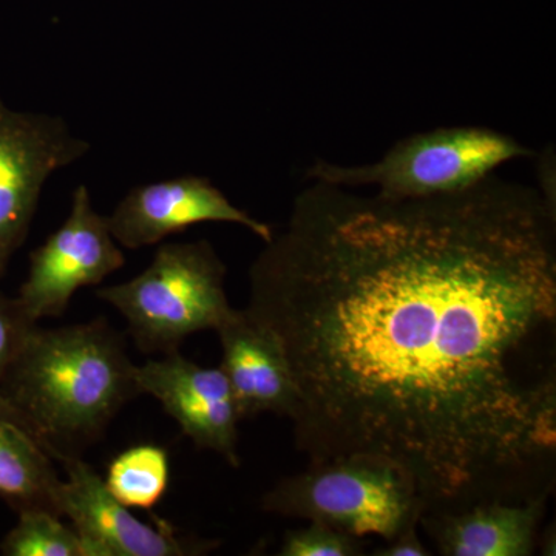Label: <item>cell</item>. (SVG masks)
<instances>
[{"mask_svg": "<svg viewBox=\"0 0 556 556\" xmlns=\"http://www.w3.org/2000/svg\"><path fill=\"white\" fill-rule=\"evenodd\" d=\"M309 464L386 457L428 511L530 503L556 481V204L490 175L393 199L314 181L249 269Z\"/></svg>", "mask_w": 556, "mask_h": 556, "instance_id": "obj_1", "label": "cell"}, {"mask_svg": "<svg viewBox=\"0 0 556 556\" xmlns=\"http://www.w3.org/2000/svg\"><path fill=\"white\" fill-rule=\"evenodd\" d=\"M137 365L104 318L43 329L36 325L2 382V415L38 439L53 459L102 437L139 396Z\"/></svg>", "mask_w": 556, "mask_h": 556, "instance_id": "obj_2", "label": "cell"}, {"mask_svg": "<svg viewBox=\"0 0 556 556\" xmlns=\"http://www.w3.org/2000/svg\"><path fill=\"white\" fill-rule=\"evenodd\" d=\"M262 508L280 517L317 521L357 538L391 541L419 526L427 507L415 479L386 457L350 455L309 464L278 481Z\"/></svg>", "mask_w": 556, "mask_h": 556, "instance_id": "obj_3", "label": "cell"}, {"mask_svg": "<svg viewBox=\"0 0 556 556\" xmlns=\"http://www.w3.org/2000/svg\"><path fill=\"white\" fill-rule=\"evenodd\" d=\"M226 266L207 240L161 244L148 268L98 298L127 321L142 353L170 354L195 332L217 331L233 313Z\"/></svg>", "mask_w": 556, "mask_h": 556, "instance_id": "obj_4", "label": "cell"}, {"mask_svg": "<svg viewBox=\"0 0 556 556\" xmlns=\"http://www.w3.org/2000/svg\"><path fill=\"white\" fill-rule=\"evenodd\" d=\"M529 155L517 139L496 130L442 127L401 139L383 159L364 166L317 161L308 177L351 189L376 186L393 199H427L473 188L507 161Z\"/></svg>", "mask_w": 556, "mask_h": 556, "instance_id": "obj_5", "label": "cell"}, {"mask_svg": "<svg viewBox=\"0 0 556 556\" xmlns=\"http://www.w3.org/2000/svg\"><path fill=\"white\" fill-rule=\"evenodd\" d=\"M89 150L62 116L20 112L0 98V278L30 232L47 179Z\"/></svg>", "mask_w": 556, "mask_h": 556, "instance_id": "obj_6", "label": "cell"}, {"mask_svg": "<svg viewBox=\"0 0 556 556\" xmlns=\"http://www.w3.org/2000/svg\"><path fill=\"white\" fill-rule=\"evenodd\" d=\"M124 263L108 217L94 208L90 190L80 185L73 192L67 219L31 252L17 303L35 324L60 317L76 291L98 287Z\"/></svg>", "mask_w": 556, "mask_h": 556, "instance_id": "obj_7", "label": "cell"}, {"mask_svg": "<svg viewBox=\"0 0 556 556\" xmlns=\"http://www.w3.org/2000/svg\"><path fill=\"white\" fill-rule=\"evenodd\" d=\"M67 479H62L60 514L68 518L84 547V556L204 555L217 541L179 535L169 522L139 521L105 486L104 479L76 455L58 456Z\"/></svg>", "mask_w": 556, "mask_h": 556, "instance_id": "obj_8", "label": "cell"}, {"mask_svg": "<svg viewBox=\"0 0 556 556\" xmlns=\"http://www.w3.org/2000/svg\"><path fill=\"white\" fill-rule=\"evenodd\" d=\"M135 378L139 393L155 397L197 447L240 466L241 417L222 368L201 367L175 351L137 365Z\"/></svg>", "mask_w": 556, "mask_h": 556, "instance_id": "obj_9", "label": "cell"}, {"mask_svg": "<svg viewBox=\"0 0 556 556\" xmlns=\"http://www.w3.org/2000/svg\"><path fill=\"white\" fill-rule=\"evenodd\" d=\"M113 239L121 248L141 249L160 243L200 223H233L269 241L274 230L266 223L233 206L207 178L197 175L137 186L108 215Z\"/></svg>", "mask_w": 556, "mask_h": 556, "instance_id": "obj_10", "label": "cell"}, {"mask_svg": "<svg viewBox=\"0 0 556 556\" xmlns=\"http://www.w3.org/2000/svg\"><path fill=\"white\" fill-rule=\"evenodd\" d=\"M223 361L241 419L263 413L291 419L299 394L280 340L244 309H233L217 329Z\"/></svg>", "mask_w": 556, "mask_h": 556, "instance_id": "obj_11", "label": "cell"}, {"mask_svg": "<svg viewBox=\"0 0 556 556\" xmlns=\"http://www.w3.org/2000/svg\"><path fill=\"white\" fill-rule=\"evenodd\" d=\"M548 500L473 504L455 511H428L419 526L444 556H530L538 551Z\"/></svg>", "mask_w": 556, "mask_h": 556, "instance_id": "obj_12", "label": "cell"}, {"mask_svg": "<svg viewBox=\"0 0 556 556\" xmlns=\"http://www.w3.org/2000/svg\"><path fill=\"white\" fill-rule=\"evenodd\" d=\"M61 482L53 457L38 439L0 415V500L17 514L46 508L61 515Z\"/></svg>", "mask_w": 556, "mask_h": 556, "instance_id": "obj_13", "label": "cell"}, {"mask_svg": "<svg viewBox=\"0 0 556 556\" xmlns=\"http://www.w3.org/2000/svg\"><path fill=\"white\" fill-rule=\"evenodd\" d=\"M169 456L164 448L141 444L119 453L110 463L105 486L129 508L153 510L169 486Z\"/></svg>", "mask_w": 556, "mask_h": 556, "instance_id": "obj_14", "label": "cell"}, {"mask_svg": "<svg viewBox=\"0 0 556 556\" xmlns=\"http://www.w3.org/2000/svg\"><path fill=\"white\" fill-rule=\"evenodd\" d=\"M5 556H84L83 543L72 525L46 508L17 514V522L0 543Z\"/></svg>", "mask_w": 556, "mask_h": 556, "instance_id": "obj_15", "label": "cell"}, {"mask_svg": "<svg viewBox=\"0 0 556 556\" xmlns=\"http://www.w3.org/2000/svg\"><path fill=\"white\" fill-rule=\"evenodd\" d=\"M362 538L348 535L321 522L309 521L303 529L288 530L281 541L280 556H358L364 555Z\"/></svg>", "mask_w": 556, "mask_h": 556, "instance_id": "obj_16", "label": "cell"}, {"mask_svg": "<svg viewBox=\"0 0 556 556\" xmlns=\"http://www.w3.org/2000/svg\"><path fill=\"white\" fill-rule=\"evenodd\" d=\"M36 325L38 324L31 321L22 311L16 299L7 298L0 292V382ZM0 415H2V402H0Z\"/></svg>", "mask_w": 556, "mask_h": 556, "instance_id": "obj_17", "label": "cell"}, {"mask_svg": "<svg viewBox=\"0 0 556 556\" xmlns=\"http://www.w3.org/2000/svg\"><path fill=\"white\" fill-rule=\"evenodd\" d=\"M417 527H409L396 538L387 541L386 546L375 548V556H430L433 552L428 551L426 544L417 535Z\"/></svg>", "mask_w": 556, "mask_h": 556, "instance_id": "obj_18", "label": "cell"}]
</instances>
